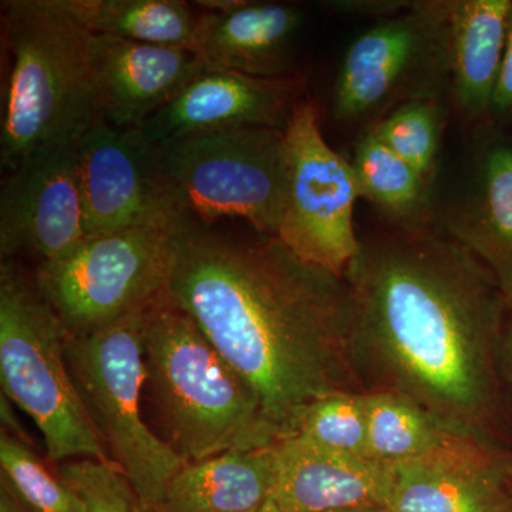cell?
<instances>
[{
    "label": "cell",
    "instance_id": "cell-15",
    "mask_svg": "<svg viewBox=\"0 0 512 512\" xmlns=\"http://www.w3.org/2000/svg\"><path fill=\"white\" fill-rule=\"evenodd\" d=\"M503 448L468 440L453 450L389 464V512H510Z\"/></svg>",
    "mask_w": 512,
    "mask_h": 512
},
{
    "label": "cell",
    "instance_id": "cell-24",
    "mask_svg": "<svg viewBox=\"0 0 512 512\" xmlns=\"http://www.w3.org/2000/svg\"><path fill=\"white\" fill-rule=\"evenodd\" d=\"M444 107L440 99L413 100L390 111L372 128L380 140L433 184L439 158Z\"/></svg>",
    "mask_w": 512,
    "mask_h": 512
},
{
    "label": "cell",
    "instance_id": "cell-26",
    "mask_svg": "<svg viewBox=\"0 0 512 512\" xmlns=\"http://www.w3.org/2000/svg\"><path fill=\"white\" fill-rule=\"evenodd\" d=\"M0 467L2 483L30 510L82 512L79 500L62 478L47 470L29 444L6 433L0 437Z\"/></svg>",
    "mask_w": 512,
    "mask_h": 512
},
{
    "label": "cell",
    "instance_id": "cell-13",
    "mask_svg": "<svg viewBox=\"0 0 512 512\" xmlns=\"http://www.w3.org/2000/svg\"><path fill=\"white\" fill-rule=\"evenodd\" d=\"M302 86L296 76L205 69L138 128L157 144L241 128L286 130Z\"/></svg>",
    "mask_w": 512,
    "mask_h": 512
},
{
    "label": "cell",
    "instance_id": "cell-1",
    "mask_svg": "<svg viewBox=\"0 0 512 512\" xmlns=\"http://www.w3.org/2000/svg\"><path fill=\"white\" fill-rule=\"evenodd\" d=\"M343 281L365 393L402 396L451 430L501 448L508 301L485 265L448 235L399 231L360 242Z\"/></svg>",
    "mask_w": 512,
    "mask_h": 512
},
{
    "label": "cell",
    "instance_id": "cell-27",
    "mask_svg": "<svg viewBox=\"0 0 512 512\" xmlns=\"http://www.w3.org/2000/svg\"><path fill=\"white\" fill-rule=\"evenodd\" d=\"M57 476L79 500L82 512H158L138 497L119 468L94 460L60 464Z\"/></svg>",
    "mask_w": 512,
    "mask_h": 512
},
{
    "label": "cell",
    "instance_id": "cell-21",
    "mask_svg": "<svg viewBox=\"0 0 512 512\" xmlns=\"http://www.w3.org/2000/svg\"><path fill=\"white\" fill-rule=\"evenodd\" d=\"M367 456L379 463L419 460L477 440L451 430L402 396L366 392Z\"/></svg>",
    "mask_w": 512,
    "mask_h": 512
},
{
    "label": "cell",
    "instance_id": "cell-6",
    "mask_svg": "<svg viewBox=\"0 0 512 512\" xmlns=\"http://www.w3.org/2000/svg\"><path fill=\"white\" fill-rule=\"evenodd\" d=\"M141 315L86 336L67 335L66 359L101 443L138 497L156 508L185 461L147 426L141 393L147 383Z\"/></svg>",
    "mask_w": 512,
    "mask_h": 512
},
{
    "label": "cell",
    "instance_id": "cell-7",
    "mask_svg": "<svg viewBox=\"0 0 512 512\" xmlns=\"http://www.w3.org/2000/svg\"><path fill=\"white\" fill-rule=\"evenodd\" d=\"M184 228L151 225L89 235L66 255L37 265V288L67 335L110 328L167 296Z\"/></svg>",
    "mask_w": 512,
    "mask_h": 512
},
{
    "label": "cell",
    "instance_id": "cell-9",
    "mask_svg": "<svg viewBox=\"0 0 512 512\" xmlns=\"http://www.w3.org/2000/svg\"><path fill=\"white\" fill-rule=\"evenodd\" d=\"M446 86L448 2H413L346 50L333 87V113L340 121L367 120L409 101L440 99Z\"/></svg>",
    "mask_w": 512,
    "mask_h": 512
},
{
    "label": "cell",
    "instance_id": "cell-5",
    "mask_svg": "<svg viewBox=\"0 0 512 512\" xmlns=\"http://www.w3.org/2000/svg\"><path fill=\"white\" fill-rule=\"evenodd\" d=\"M67 332L49 303L13 259L0 266L2 393L35 421L53 463L110 454L87 416L66 359ZM116 467V466H114Z\"/></svg>",
    "mask_w": 512,
    "mask_h": 512
},
{
    "label": "cell",
    "instance_id": "cell-34",
    "mask_svg": "<svg viewBox=\"0 0 512 512\" xmlns=\"http://www.w3.org/2000/svg\"><path fill=\"white\" fill-rule=\"evenodd\" d=\"M325 512H389L383 507H353V508H342V510H333Z\"/></svg>",
    "mask_w": 512,
    "mask_h": 512
},
{
    "label": "cell",
    "instance_id": "cell-25",
    "mask_svg": "<svg viewBox=\"0 0 512 512\" xmlns=\"http://www.w3.org/2000/svg\"><path fill=\"white\" fill-rule=\"evenodd\" d=\"M295 436L343 456H367L365 393L340 392L320 397L303 413Z\"/></svg>",
    "mask_w": 512,
    "mask_h": 512
},
{
    "label": "cell",
    "instance_id": "cell-33",
    "mask_svg": "<svg viewBox=\"0 0 512 512\" xmlns=\"http://www.w3.org/2000/svg\"><path fill=\"white\" fill-rule=\"evenodd\" d=\"M251 512H285L282 510L281 505L276 503L274 500V497H269L268 500H266L265 504H262L261 507L256 508V510Z\"/></svg>",
    "mask_w": 512,
    "mask_h": 512
},
{
    "label": "cell",
    "instance_id": "cell-23",
    "mask_svg": "<svg viewBox=\"0 0 512 512\" xmlns=\"http://www.w3.org/2000/svg\"><path fill=\"white\" fill-rule=\"evenodd\" d=\"M350 165L359 198L372 202L400 231L426 229L430 185L372 130L356 144Z\"/></svg>",
    "mask_w": 512,
    "mask_h": 512
},
{
    "label": "cell",
    "instance_id": "cell-11",
    "mask_svg": "<svg viewBox=\"0 0 512 512\" xmlns=\"http://www.w3.org/2000/svg\"><path fill=\"white\" fill-rule=\"evenodd\" d=\"M76 158L89 235L194 222L171 181L160 144L141 128L99 121L77 141Z\"/></svg>",
    "mask_w": 512,
    "mask_h": 512
},
{
    "label": "cell",
    "instance_id": "cell-17",
    "mask_svg": "<svg viewBox=\"0 0 512 512\" xmlns=\"http://www.w3.org/2000/svg\"><path fill=\"white\" fill-rule=\"evenodd\" d=\"M302 22V10L284 3L247 2L232 12H208L198 18L194 52L207 70L293 76V46Z\"/></svg>",
    "mask_w": 512,
    "mask_h": 512
},
{
    "label": "cell",
    "instance_id": "cell-14",
    "mask_svg": "<svg viewBox=\"0 0 512 512\" xmlns=\"http://www.w3.org/2000/svg\"><path fill=\"white\" fill-rule=\"evenodd\" d=\"M87 55L101 117L138 128L205 70L188 47L157 46L90 32Z\"/></svg>",
    "mask_w": 512,
    "mask_h": 512
},
{
    "label": "cell",
    "instance_id": "cell-36",
    "mask_svg": "<svg viewBox=\"0 0 512 512\" xmlns=\"http://www.w3.org/2000/svg\"><path fill=\"white\" fill-rule=\"evenodd\" d=\"M32 512H49V511H36V510H30Z\"/></svg>",
    "mask_w": 512,
    "mask_h": 512
},
{
    "label": "cell",
    "instance_id": "cell-16",
    "mask_svg": "<svg viewBox=\"0 0 512 512\" xmlns=\"http://www.w3.org/2000/svg\"><path fill=\"white\" fill-rule=\"evenodd\" d=\"M278 478L272 497L285 512H325L386 507L389 464L343 456L298 436L276 443Z\"/></svg>",
    "mask_w": 512,
    "mask_h": 512
},
{
    "label": "cell",
    "instance_id": "cell-19",
    "mask_svg": "<svg viewBox=\"0 0 512 512\" xmlns=\"http://www.w3.org/2000/svg\"><path fill=\"white\" fill-rule=\"evenodd\" d=\"M274 446L234 450L185 463L165 488L158 512H251L274 493Z\"/></svg>",
    "mask_w": 512,
    "mask_h": 512
},
{
    "label": "cell",
    "instance_id": "cell-28",
    "mask_svg": "<svg viewBox=\"0 0 512 512\" xmlns=\"http://www.w3.org/2000/svg\"><path fill=\"white\" fill-rule=\"evenodd\" d=\"M329 9L343 15L372 16L382 20L393 18L406 12L413 6V2L404 0H335L326 3Z\"/></svg>",
    "mask_w": 512,
    "mask_h": 512
},
{
    "label": "cell",
    "instance_id": "cell-18",
    "mask_svg": "<svg viewBox=\"0 0 512 512\" xmlns=\"http://www.w3.org/2000/svg\"><path fill=\"white\" fill-rule=\"evenodd\" d=\"M512 0L448 2V69L458 109L470 119L491 111L507 49Z\"/></svg>",
    "mask_w": 512,
    "mask_h": 512
},
{
    "label": "cell",
    "instance_id": "cell-2",
    "mask_svg": "<svg viewBox=\"0 0 512 512\" xmlns=\"http://www.w3.org/2000/svg\"><path fill=\"white\" fill-rule=\"evenodd\" d=\"M167 296L254 390L281 440L295 436L320 397L365 393L350 352L345 281L276 237L188 225Z\"/></svg>",
    "mask_w": 512,
    "mask_h": 512
},
{
    "label": "cell",
    "instance_id": "cell-22",
    "mask_svg": "<svg viewBox=\"0 0 512 512\" xmlns=\"http://www.w3.org/2000/svg\"><path fill=\"white\" fill-rule=\"evenodd\" d=\"M62 5L96 35L194 50L198 18L180 0H62Z\"/></svg>",
    "mask_w": 512,
    "mask_h": 512
},
{
    "label": "cell",
    "instance_id": "cell-20",
    "mask_svg": "<svg viewBox=\"0 0 512 512\" xmlns=\"http://www.w3.org/2000/svg\"><path fill=\"white\" fill-rule=\"evenodd\" d=\"M466 204L448 222V237L494 275L512 301V147L495 143L481 156Z\"/></svg>",
    "mask_w": 512,
    "mask_h": 512
},
{
    "label": "cell",
    "instance_id": "cell-12",
    "mask_svg": "<svg viewBox=\"0 0 512 512\" xmlns=\"http://www.w3.org/2000/svg\"><path fill=\"white\" fill-rule=\"evenodd\" d=\"M86 237L76 144L39 151L10 171L0 194L3 259L55 261Z\"/></svg>",
    "mask_w": 512,
    "mask_h": 512
},
{
    "label": "cell",
    "instance_id": "cell-29",
    "mask_svg": "<svg viewBox=\"0 0 512 512\" xmlns=\"http://www.w3.org/2000/svg\"><path fill=\"white\" fill-rule=\"evenodd\" d=\"M490 114H493L494 119L497 120H508L512 117V10L503 69H501Z\"/></svg>",
    "mask_w": 512,
    "mask_h": 512
},
{
    "label": "cell",
    "instance_id": "cell-10",
    "mask_svg": "<svg viewBox=\"0 0 512 512\" xmlns=\"http://www.w3.org/2000/svg\"><path fill=\"white\" fill-rule=\"evenodd\" d=\"M352 165L326 143L318 110L299 101L285 130L284 184L276 238L306 264L343 278L359 252Z\"/></svg>",
    "mask_w": 512,
    "mask_h": 512
},
{
    "label": "cell",
    "instance_id": "cell-35",
    "mask_svg": "<svg viewBox=\"0 0 512 512\" xmlns=\"http://www.w3.org/2000/svg\"><path fill=\"white\" fill-rule=\"evenodd\" d=\"M505 480H507L508 490L512 494V454L510 453L505 458Z\"/></svg>",
    "mask_w": 512,
    "mask_h": 512
},
{
    "label": "cell",
    "instance_id": "cell-3",
    "mask_svg": "<svg viewBox=\"0 0 512 512\" xmlns=\"http://www.w3.org/2000/svg\"><path fill=\"white\" fill-rule=\"evenodd\" d=\"M3 28L12 64L0 163L13 171L39 151L76 144L103 121L87 40L62 0H9Z\"/></svg>",
    "mask_w": 512,
    "mask_h": 512
},
{
    "label": "cell",
    "instance_id": "cell-8",
    "mask_svg": "<svg viewBox=\"0 0 512 512\" xmlns=\"http://www.w3.org/2000/svg\"><path fill=\"white\" fill-rule=\"evenodd\" d=\"M285 130L241 128L160 144L165 167L195 224L244 218L276 237L284 184Z\"/></svg>",
    "mask_w": 512,
    "mask_h": 512
},
{
    "label": "cell",
    "instance_id": "cell-32",
    "mask_svg": "<svg viewBox=\"0 0 512 512\" xmlns=\"http://www.w3.org/2000/svg\"><path fill=\"white\" fill-rule=\"evenodd\" d=\"M195 3L200 8L210 10L211 13H228L244 6L247 0H200Z\"/></svg>",
    "mask_w": 512,
    "mask_h": 512
},
{
    "label": "cell",
    "instance_id": "cell-30",
    "mask_svg": "<svg viewBox=\"0 0 512 512\" xmlns=\"http://www.w3.org/2000/svg\"><path fill=\"white\" fill-rule=\"evenodd\" d=\"M15 404L10 402L5 394H0V420H2L3 433L15 437L23 443L29 444V436L23 429L22 423L16 416Z\"/></svg>",
    "mask_w": 512,
    "mask_h": 512
},
{
    "label": "cell",
    "instance_id": "cell-37",
    "mask_svg": "<svg viewBox=\"0 0 512 512\" xmlns=\"http://www.w3.org/2000/svg\"><path fill=\"white\" fill-rule=\"evenodd\" d=\"M510 512H512V507H511V510H510Z\"/></svg>",
    "mask_w": 512,
    "mask_h": 512
},
{
    "label": "cell",
    "instance_id": "cell-31",
    "mask_svg": "<svg viewBox=\"0 0 512 512\" xmlns=\"http://www.w3.org/2000/svg\"><path fill=\"white\" fill-rule=\"evenodd\" d=\"M501 372H503L504 383H507L512 390V301L508 303L503 343H501Z\"/></svg>",
    "mask_w": 512,
    "mask_h": 512
},
{
    "label": "cell",
    "instance_id": "cell-4",
    "mask_svg": "<svg viewBox=\"0 0 512 512\" xmlns=\"http://www.w3.org/2000/svg\"><path fill=\"white\" fill-rule=\"evenodd\" d=\"M147 383L185 463L281 440L254 390L168 296L141 315Z\"/></svg>",
    "mask_w": 512,
    "mask_h": 512
}]
</instances>
